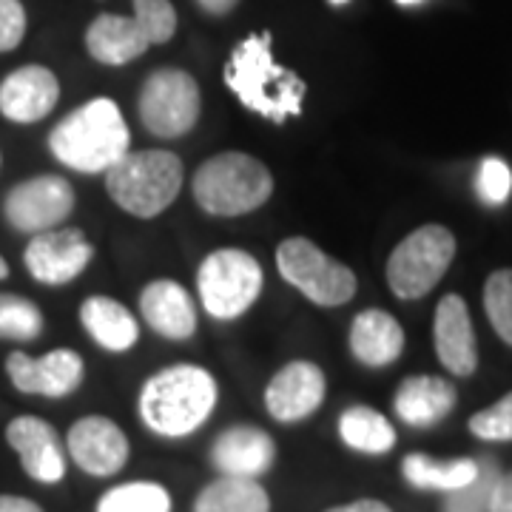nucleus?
Wrapping results in <instances>:
<instances>
[{
    "instance_id": "nucleus-1",
    "label": "nucleus",
    "mask_w": 512,
    "mask_h": 512,
    "mask_svg": "<svg viewBox=\"0 0 512 512\" xmlns=\"http://www.w3.org/2000/svg\"><path fill=\"white\" fill-rule=\"evenodd\" d=\"M225 86L237 94L239 103L271 123H285L302 114L305 80L291 69L279 66L271 52V32L248 35L225 63Z\"/></svg>"
},
{
    "instance_id": "nucleus-2",
    "label": "nucleus",
    "mask_w": 512,
    "mask_h": 512,
    "mask_svg": "<svg viewBox=\"0 0 512 512\" xmlns=\"http://www.w3.org/2000/svg\"><path fill=\"white\" fill-rule=\"evenodd\" d=\"M217 407V382L197 365H174L154 373L140 390V419L165 439H183L200 430Z\"/></svg>"
},
{
    "instance_id": "nucleus-3",
    "label": "nucleus",
    "mask_w": 512,
    "mask_h": 512,
    "mask_svg": "<svg viewBox=\"0 0 512 512\" xmlns=\"http://www.w3.org/2000/svg\"><path fill=\"white\" fill-rule=\"evenodd\" d=\"M128 146L131 131L126 117L109 97H94L83 103L69 117H63L49 134L52 154L80 174H106L111 165L126 157Z\"/></svg>"
},
{
    "instance_id": "nucleus-4",
    "label": "nucleus",
    "mask_w": 512,
    "mask_h": 512,
    "mask_svg": "<svg viewBox=\"0 0 512 512\" xmlns=\"http://www.w3.org/2000/svg\"><path fill=\"white\" fill-rule=\"evenodd\" d=\"M274 194V177L268 165L251 154L225 151L197 168L194 200L205 214L214 217H242L262 208Z\"/></svg>"
},
{
    "instance_id": "nucleus-5",
    "label": "nucleus",
    "mask_w": 512,
    "mask_h": 512,
    "mask_svg": "<svg viewBox=\"0 0 512 512\" xmlns=\"http://www.w3.org/2000/svg\"><path fill=\"white\" fill-rule=\"evenodd\" d=\"M183 188V163L171 151H128L106 171V191L123 211L154 220L177 200Z\"/></svg>"
},
{
    "instance_id": "nucleus-6",
    "label": "nucleus",
    "mask_w": 512,
    "mask_h": 512,
    "mask_svg": "<svg viewBox=\"0 0 512 512\" xmlns=\"http://www.w3.org/2000/svg\"><path fill=\"white\" fill-rule=\"evenodd\" d=\"M456 256V237L444 225H421L387 259V285L399 299H421L439 285Z\"/></svg>"
},
{
    "instance_id": "nucleus-7",
    "label": "nucleus",
    "mask_w": 512,
    "mask_h": 512,
    "mask_svg": "<svg viewBox=\"0 0 512 512\" xmlns=\"http://www.w3.org/2000/svg\"><path fill=\"white\" fill-rule=\"evenodd\" d=\"M276 268L285 282H291L296 291H302L322 308L345 305L356 296V274L339 259L316 248L311 239H285L276 248Z\"/></svg>"
},
{
    "instance_id": "nucleus-8",
    "label": "nucleus",
    "mask_w": 512,
    "mask_h": 512,
    "mask_svg": "<svg viewBox=\"0 0 512 512\" xmlns=\"http://www.w3.org/2000/svg\"><path fill=\"white\" fill-rule=\"evenodd\" d=\"M202 308L214 319H237L262 293V265L248 251L222 248L205 256L197 274Z\"/></svg>"
},
{
    "instance_id": "nucleus-9",
    "label": "nucleus",
    "mask_w": 512,
    "mask_h": 512,
    "mask_svg": "<svg viewBox=\"0 0 512 512\" xmlns=\"http://www.w3.org/2000/svg\"><path fill=\"white\" fill-rule=\"evenodd\" d=\"M202 111V94L197 80L183 69H157L146 77L137 114L143 126L163 140H177L197 126Z\"/></svg>"
},
{
    "instance_id": "nucleus-10",
    "label": "nucleus",
    "mask_w": 512,
    "mask_h": 512,
    "mask_svg": "<svg viewBox=\"0 0 512 512\" xmlns=\"http://www.w3.org/2000/svg\"><path fill=\"white\" fill-rule=\"evenodd\" d=\"M74 211V188L57 174L18 183L3 200V217L20 234L52 231Z\"/></svg>"
},
{
    "instance_id": "nucleus-11",
    "label": "nucleus",
    "mask_w": 512,
    "mask_h": 512,
    "mask_svg": "<svg viewBox=\"0 0 512 512\" xmlns=\"http://www.w3.org/2000/svg\"><path fill=\"white\" fill-rule=\"evenodd\" d=\"M94 248L80 228H52L29 239L23 262L40 285H66L86 271Z\"/></svg>"
},
{
    "instance_id": "nucleus-12",
    "label": "nucleus",
    "mask_w": 512,
    "mask_h": 512,
    "mask_svg": "<svg viewBox=\"0 0 512 512\" xmlns=\"http://www.w3.org/2000/svg\"><path fill=\"white\" fill-rule=\"evenodd\" d=\"M83 359L69 348L49 350L46 356L32 359L29 353L15 350L6 359V373L12 384L26 396H46V399H63L74 393L83 382Z\"/></svg>"
},
{
    "instance_id": "nucleus-13",
    "label": "nucleus",
    "mask_w": 512,
    "mask_h": 512,
    "mask_svg": "<svg viewBox=\"0 0 512 512\" xmlns=\"http://www.w3.org/2000/svg\"><path fill=\"white\" fill-rule=\"evenodd\" d=\"M66 444L74 464L89 476H114L128 461L126 433L106 416H86L74 421Z\"/></svg>"
},
{
    "instance_id": "nucleus-14",
    "label": "nucleus",
    "mask_w": 512,
    "mask_h": 512,
    "mask_svg": "<svg viewBox=\"0 0 512 512\" xmlns=\"http://www.w3.org/2000/svg\"><path fill=\"white\" fill-rule=\"evenodd\" d=\"M328 393V379L313 362H291L276 373L265 390V407L276 421L293 424L319 410Z\"/></svg>"
},
{
    "instance_id": "nucleus-15",
    "label": "nucleus",
    "mask_w": 512,
    "mask_h": 512,
    "mask_svg": "<svg viewBox=\"0 0 512 512\" xmlns=\"http://www.w3.org/2000/svg\"><path fill=\"white\" fill-rule=\"evenodd\" d=\"M60 100V83L46 66H20L0 83V114L9 123L32 126L49 117Z\"/></svg>"
},
{
    "instance_id": "nucleus-16",
    "label": "nucleus",
    "mask_w": 512,
    "mask_h": 512,
    "mask_svg": "<svg viewBox=\"0 0 512 512\" xmlns=\"http://www.w3.org/2000/svg\"><path fill=\"white\" fill-rule=\"evenodd\" d=\"M6 441L18 453L26 476L40 484H57L66 476V453L55 427L37 416H18L6 427Z\"/></svg>"
},
{
    "instance_id": "nucleus-17",
    "label": "nucleus",
    "mask_w": 512,
    "mask_h": 512,
    "mask_svg": "<svg viewBox=\"0 0 512 512\" xmlns=\"http://www.w3.org/2000/svg\"><path fill=\"white\" fill-rule=\"evenodd\" d=\"M433 342L439 362L453 376H473L478 367V345L467 302L458 293H447L436 308Z\"/></svg>"
},
{
    "instance_id": "nucleus-18",
    "label": "nucleus",
    "mask_w": 512,
    "mask_h": 512,
    "mask_svg": "<svg viewBox=\"0 0 512 512\" xmlns=\"http://www.w3.org/2000/svg\"><path fill=\"white\" fill-rule=\"evenodd\" d=\"M274 458V439L251 424H239L220 433V439L214 441V450H211V461L222 476L237 478H256L268 473Z\"/></svg>"
},
{
    "instance_id": "nucleus-19",
    "label": "nucleus",
    "mask_w": 512,
    "mask_h": 512,
    "mask_svg": "<svg viewBox=\"0 0 512 512\" xmlns=\"http://www.w3.org/2000/svg\"><path fill=\"white\" fill-rule=\"evenodd\" d=\"M140 311L148 328L165 339H191L197 330V308L180 282L154 279L140 293Z\"/></svg>"
},
{
    "instance_id": "nucleus-20",
    "label": "nucleus",
    "mask_w": 512,
    "mask_h": 512,
    "mask_svg": "<svg viewBox=\"0 0 512 512\" xmlns=\"http://www.w3.org/2000/svg\"><path fill=\"white\" fill-rule=\"evenodd\" d=\"M456 387L439 376H410L396 390V416L410 427H433L456 407Z\"/></svg>"
},
{
    "instance_id": "nucleus-21",
    "label": "nucleus",
    "mask_w": 512,
    "mask_h": 512,
    "mask_svg": "<svg viewBox=\"0 0 512 512\" xmlns=\"http://www.w3.org/2000/svg\"><path fill=\"white\" fill-rule=\"evenodd\" d=\"M350 350L367 367L393 365L404 350V330L390 313L370 308L350 325Z\"/></svg>"
},
{
    "instance_id": "nucleus-22",
    "label": "nucleus",
    "mask_w": 512,
    "mask_h": 512,
    "mask_svg": "<svg viewBox=\"0 0 512 512\" xmlns=\"http://www.w3.org/2000/svg\"><path fill=\"white\" fill-rule=\"evenodd\" d=\"M148 43L137 20L126 15H100L86 32L89 55L103 66H126L146 52Z\"/></svg>"
},
{
    "instance_id": "nucleus-23",
    "label": "nucleus",
    "mask_w": 512,
    "mask_h": 512,
    "mask_svg": "<svg viewBox=\"0 0 512 512\" xmlns=\"http://www.w3.org/2000/svg\"><path fill=\"white\" fill-rule=\"evenodd\" d=\"M80 322L103 350L123 353L140 339V325L123 302L109 296H89L80 305Z\"/></svg>"
},
{
    "instance_id": "nucleus-24",
    "label": "nucleus",
    "mask_w": 512,
    "mask_h": 512,
    "mask_svg": "<svg viewBox=\"0 0 512 512\" xmlns=\"http://www.w3.org/2000/svg\"><path fill=\"white\" fill-rule=\"evenodd\" d=\"M194 512H271V498L256 478L222 476L197 495Z\"/></svg>"
},
{
    "instance_id": "nucleus-25",
    "label": "nucleus",
    "mask_w": 512,
    "mask_h": 512,
    "mask_svg": "<svg viewBox=\"0 0 512 512\" xmlns=\"http://www.w3.org/2000/svg\"><path fill=\"white\" fill-rule=\"evenodd\" d=\"M402 473L407 484L419 490H441L453 493L458 487H467L478 476L476 458H453V461H436L430 456L413 453L402 461Z\"/></svg>"
},
{
    "instance_id": "nucleus-26",
    "label": "nucleus",
    "mask_w": 512,
    "mask_h": 512,
    "mask_svg": "<svg viewBox=\"0 0 512 512\" xmlns=\"http://www.w3.org/2000/svg\"><path fill=\"white\" fill-rule=\"evenodd\" d=\"M339 436L356 453H367V456H382L387 450H393L396 444V430L393 424L384 419L379 410L356 404L348 407L339 419Z\"/></svg>"
},
{
    "instance_id": "nucleus-27",
    "label": "nucleus",
    "mask_w": 512,
    "mask_h": 512,
    "mask_svg": "<svg viewBox=\"0 0 512 512\" xmlns=\"http://www.w3.org/2000/svg\"><path fill=\"white\" fill-rule=\"evenodd\" d=\"M97 512H171V495L154 481H131L111 487L100 498Z\"/></svg>"
},
{
    "instance_id": "nucleus-28",
    "label": "nucleus",
    "mask_w": 512,
    "mask_h": 512,
    "mask_svg": "<svg viewBox=\"0 0 512 512\" xmlns=\"http://www.w3.org/2000/svg\"><path fill=\"white\" fill-rule=\"evenodd\" d=\"M43 313L32 299L15 293H0V339L32 342L43 333Z\"/></svg>"
},
{
    "instance_id": "nucleus-29",
    "label": "nucleus",
    "mask_w": 512,
    "mask_h": 512,
    "mask_svg": "<svg viewBox=\"0 0 512 512\" xmlns=\"http://www.w3.org/2000/svg\"><path fill=\"white\" fill-rule=\"evenodd\" d=\"M498 476L501 473H498V464L493 458L478 461V476L467 487H458L453 493H447L444 512H487Z\"/></svg>"
},
{
    "instance_id": "nucleus-30",
    "label": "nucleus",
    "mask_w": 512,
    "mask_h": 512,
    "mask_svg": "<svg viewBox=\"0 0 512 512\" xmlns=\"http://www.w3.org/2000/svg\"><path fill=\"white\" fill-rule=\"evenodd\" d=\"M484 311L495 333L512 348V268H501L484 285Z\"/></svg>"
},
{
    "instance_id": "nucleus-31",
    "label": "nucleus",
    "mask_w": 512,
    "mask_h": 512,
    "mask_svg": "<svg viewBox=\"0 0 512 512\" xmlns=\"http://www.w3.org/2000/svg\"><path fill=\"white\" fill-rule=\"evenodd\" d=\"M134 3V15L137 26L143 29V35L151 46L168 43L177 32V12L171 6V0H131Z\"/></svg>"
},
{
    "instance_id": "nucleus-32",
    "label": "nucleus",
    "mask_w": 512,
    "mask_h": 512,
    "mask_svg": "<svg viewBox=\"0 0 512 512\" xmlns=\"http://www.w3.org/2000/svg\"><path fill=\"white\" fill-rule=\"evenodd\" d=\"M470 433L481 441H512V393L470 419Z\"/></svg>"
},
{
    "instance_id": "nucleus-33",
    "label": "nucleus",
    "mask_w": 512,
    "mask_h": 512,
    "mask_svg": "<svg viewBox=\"0 0 512 512\" xmlns=\"http://www.w3.org/2000/svg\"><path fill=\"white\" fill-rule=\"evenodd\" d=\"M478 197L487 202V205H504L510 200L512 191V171L510 165L498 157H487L481 168H478Z\"/></svg>"
},
{
    "instance_id": "nucleus-34",
    "label": "nucleus",
    "mask_w": 512,
    "mask_h": 512,
    "mask_svg": "<svg viewBox=\"0 0 512 512\" xmlns=\"http://www.w3.org/2000/svg\"><path fill=\"white\" fill-rule=\"evenodd\" d=\"M26 35V9L20 0H0V52H12Z\"/></svg>"
},
{
    "instance_id": "nucleus-35",
    "label": "nucleus",
    "mask_w": 512,
    "mask_h": 512,
    "mask_svg": "<svg viewBox=\"0 0 512 512\" xmlns=\"http://www.w3.org/2000/svg\"><path fill=\"white\" fill-rule=\"evenodd\" d=\"M487 512H512V473L498 476L490 495V510Z\"/></svg>"
},
{
    "instance_id": "nucleus-36",
    "label": "nucleus",
    "mask_w": 512,
    "mask_h": 512,
    "mask_svg": "<svg viewBox=\"0 0 512 512\" xmlns=\"http://www.w3.org/2000/svg\"><path fill=\"white\" fill-rule=\"evenodd\" d=\"M0 512H43V507L20 495H0Z\"/></svg>"
},
{
    "instance_id": "nucleus-37",
    "label": "nucleus",
    "mask_w": 512,
    "mask_h": 512,
    "mask_svg": "<svg viewBox=\"0 0 512 512\" xmlns=\"http://www.w3.org/2000/svg\"><path fill=\"white\" fill-rule=\"evenodd\" d=\"M328 512H393L387 504L376 501V498H362V501H353V504H345V507H333Z\"/></svg>"
},
{
    "instance_id": "nucleus-38",
    "label": "nucleus",
    "mask_w": 512,
    "mask_h": 512,
    "mask_svg": "<svg viewBox=\"0 0 512 512\" xmlns=\"http://www.w3.org/2000/svg\"><path fill=\"white\" fill-rule=\"evenodd\" d=\"M197 3H200L202 12H208V15H228L239 0H197Z\"/></svg>"
},
{
    "instance_id": "nucleus-39",
    "label": "nucleus",
    "mask_w": 512,
    "mask_h": 512,
    "mask_svg": "<svg viewBox=\"0 0 512 512\" xmlns=\"http://www.w3.org/2000/svg\"><path fill=\"white\" fill-rule=\"evenodd\" d=\"M9 276V265H6V259L0 256V279H6Z\"/></svg>"
},
{
    "instance_id": "nucleus-40",
    "label": "nucleus",
    "mask_w": 512,
    "mask_h": 512,
    "mask_svg": "<svg viewBox=\"0 0 512 512\" xmlns=\"http://www.w3.org/2000/svg\"><path fill=\"white\" fill-rule=\"evenodd\" d=\"M399 6H419V3H424V0H396Z\"/></svg>"
},
{
    "instance_id": "nucleus-41",
    "label": "nucleus",
    "mask_w": 512,
    "mask_h": 512,
    "mask_svg": "<svg viewBox=\"0 0 512 512\" xmlns=\"http://www.w3.org/2000/svg\"><path fill=\"white\" fill-rule=\"evenodd\" d=\"M333 6H345V3H350V0H330Z\"/></svg>"
}]
</instances>
